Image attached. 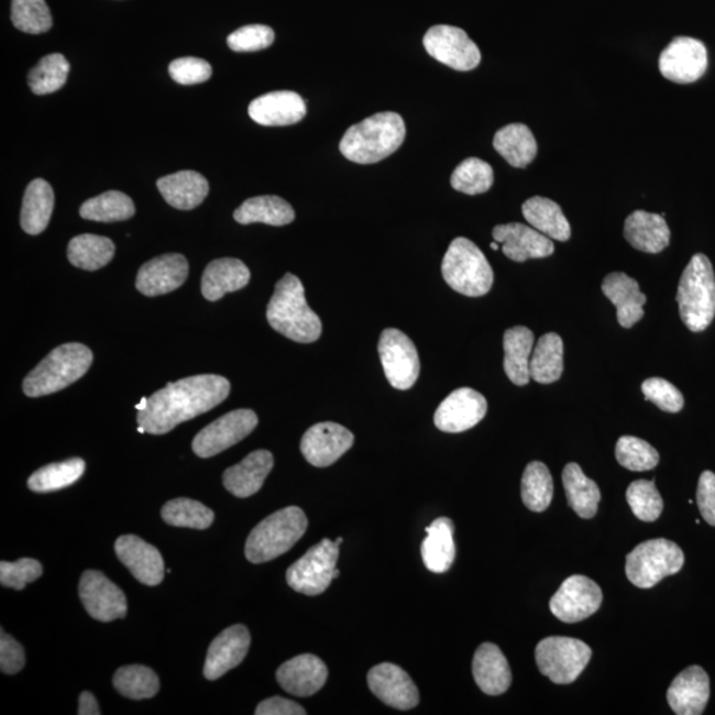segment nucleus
<instances>
[{"label":"nucleus","instance_id":"f257e3e1","mask_svg":"<svg viewBox=\"0 0 715 715\" xmlns=\"http://www.w3.org/2000/svg\"><path fill=\"white\" fill-rule=\"evenodd\" d=\"M230 392L229 380L219 375H195L168 383L147 399L146 408L136 415V422L147 433L165 435L180 422L211 411L229 398Z\"/></svg>","mask_w":715,"mask_h":715},{"label":"nucleus","instance_id":"f03ea898","mask_svg":"<svg viewBox=\"0 0 715 715\" xmlns=\"http://www.w3.org/2000/svg\"><path fill=\"white\" fill-rule=\"evenodd\" d=\"M266 320L277 333L298 343L316 342L322 333V322L305 298L301 279L292 273L276 284Z\"/></svg>","mask_w":715,"mask_h":715},{"label":"nucleus","instance_id":"7ed1b4c3","mask_svg":"<svg viewBox=\"0 0 715 715\" xmlns=\"http://www.w3.org/2000/svg\"><path fill=\"white\" fill-rule=\"evenodd\" d=\"M405 139L406 125L402 116L376 113L346 130L340 151L344 158L355 164L372 165L398 151Z\"/></svg>","mask_w":715,"mask_h":715},{"label":"nucleus","instance_id":"20e7f679","mask_svg":"<svg viewBox=\"0 0 715 715\" xmlns=\"http://www.w3.org/2000/svg\"><path fill=\"white\" fill-rule=\"evenodd\" d=\"M94 362L90 349L81 343H65L51 353L25 376L23 392L30 398L62 392L82 378Z\"/></svg>","mask_w":715,"mask_h":715},{"label":"nucleus","instance_id":"39448f33","mask_svg":"<svg viewBox=\"0 0 715 715\" xmlns=\"http://www.w3.org/2000/svg\"><path fill=\"white\" fill-rule=\"evenodd\" d=\"M678 302L680 316L685 327L700 333L714 320L715 275L711 260L702 253L694 255L682 273Z\"/></svg>","mask_w":715,"mask_h":715},{"label":"nucleus","instance_id":"423d86ee","mask_svg":"<svg viewBox=\"0 0 715 715\" xmlns=\"http://www.w3.org/2000/svg\"><path fill=\"white\" fill-rule=\"evenodd\" d=\"M307 529L308 518L297 506L273 513L251 531L245 557L255 564L271 562L294 548Z\"/></svg>","mask_w":715,"mask_h":715},{"label":"nucleus","instance_id":"0eeeda50","mask_svg":"<svg viewBox=\"0 0 715 715\" xmlns=\"http://www.w3.org/2000/svg\"><path fill=\"white\" fill-rule=\"evenodd\" d=\"M441 273L453 290L466 297L485 296L494 282L492 266L483 251L466 238L453 240L441 264Z\"/></svg>","mask_w":715,"mask_h":715},{"label":"nucleus","instance_id":"6e6552de","mask_svg":"<svg viewBox=\"0 0 715 715\" xmlns=\"http://www.w3.org/2000/svg\"><path fill=\"white\" fill-rule=\"evenodd\" d=\"M685 563L679 544L668 539H651L636 546L627 556L626 572L639 588H652L669 575L678 574Z\"/></svg>","mask_w":715,"mask_h":715},{"label":"nucleus","instance_id":"1a4fd4ad","mask_svg":"<svg viewBox=\"0 0 715 715\" xmlns=\"http://www.w3.org/2000/svg\"><path fill=\"white\" fill-rule=\"evenodd\" d=\"M591 658L593 651L587 644L571 637H546L536 649L539 672L559 685L571 684L580 678Z\"/></svg>","mask_w":715,"mask_h":715},{"label":"nucleus","instance_id":"9d476101","mask_svg":"<svg viewBox=\"0 0 715 715\" xmlns=\"http://www.w3.org/2000/svg\"><path fill=\"white\" fill-rule=\"evenodd\" d=\"M340 546L324 538L286 571V582L297 593L317 596L334 581Z\"/></svg>","mask_w":715,"mask_h":715},{"label":"nucleus","instance_id":"9b49d317","mask_svg":"<svg viewBox=\"0 0 715 715\" xmlns=\"http://www.w3.org/2000/svg\"><path fill=\"white\" fill-rule=\"evenodd\" d=\"M386 378L396 389L411 388L420 374V360L415 343L398 329L382 331L378 344Z\"/></svg>","mask_w":715,"mask_h":715},{"label":"nucleus","instance_id":"f8f14e48","mask_svg":"<svg viewBox=\"0 0 715 715\" xmlns=\"http://www.w3.org/2000/svg\"><path fill=\"white\" fill-rule=\"evenodd\" d=\"M422 44L429 56L454 70H472L481 62L476 43L464 30L453 25H433L427 31Z\"/></svg>","mask_w":715,"mask_h":715},{"label":"nucleus","instance_id":"ddd939ff","mask_svg":"<svg viewBox=\"0 0 715 715\" xmlns=\"http://www.w3.org/2000/svg\"><path fill=\"white\" fill-rule=\"evenodd\" d=\"M257 425V415L252 409H235L201 429L194 439L193 450L201 459L217 457L249 437Z\"/></svg>","mask_w":715,"mask_h":715},{"label":"nucleus","instance_id":"4468645a","mask_svg":"<svg viewBox=\"0 0 715 715\" xmlns=\"http://www.w3.org/2000/svg\"><path fill=\"white\" fill-rule=\"evenodd\" d=\"M603 593L590 578L572 575L551 597L550 609L563 623H580L600 610Z\"/></svg>","mask_w":715,"mask_h":715},{"label":"nucleus","instance_id":"2eb2a0df","mask_svg":"<svg viewBox=\"0 0 715 715\" xmlns=\"http://www.w3.org/2000/svg\"><path fill=\"white\" fill-rule=\"evenodd\" d=\"M705 44L697 38L679 36L661 52L659 68L667 80L692 84L701 79L707 69Z\"/></svg>","mask_w":715,"mask_h":715},{"label":"nucleus","instance_id":"dca6fc26","mask_svg":"<svg viewBox=\"0 0 715 715\" xmlns=\"http://www.w3.org/2000/svg\"><path fill=\"white\" fill-rule=\"evenodd\" d=\"M79 594L87 613L96 620L109 623L123 619L128 614L125 594L100 571L84 572Z\"/></svg>","mask_w":715,"mask_h":715},{"label":"nucleus","instance_id":"f3484780","mask_svg":"<svg viewBox=\"0 0 715 715\" xmlns=\"http://www.w3.org/2000/svg\"><path fill=\"white\" fill-rule=\"evenodd\" d=\"M487 402L473 388L454 389L435 413V426L447 433L465 432L485 418Z\"/></svg>","mask_w":715,"mask_h":715},{"label":"nucleus","instance_id":"a211bd4d","mask_svg":"<svg viewBox=\"0 0 715 715\" xmlns=\"http://www.w3.org/2000/svg\"><path fill=\"white\" fill-rule=\"evenodd\" d=\"M354 444V435L337 422H318L305 432L301 452L308 463L317 468L334 464Z\"/></svg>","mask_w":715,"mask_h":715},{"label":"nucleus","instance_id":"6ab92c4d","mask_svg":"<svg viewBox=\"0 0 715 715\" xmlns=\"http://www.w3.org/2000/svg\"><path fill=\"white\" fill-rule=\"evenodd\" d=\"M188 277V263L179 253H167L143 264L135 286L142 295L157 297L180 288Z\"/></svg>","mask_w":715,"mask_h":715},{"label":"nucleus","instance_id":"aec40b11","mask_svg":"<svg viewBox=\"0 0 715 715\" xmlns=\"http://www.w3.org/2000/svg\"><path fill=\"white\" fill-rule=\"evenodd\" d=\"M367 682L376 697L398 711H409L419 704L418 688L398 666L383 662L374 667L367 674Z\"/></svg>","mask_w":715,"mask_h":715},{"label":"nucleus","instance_id":"412c9836","mask_svg":"<svg viewBox=\"0 0 715 715\" xmlns=\"http://www.w3.org/2000/svg\"><path fill=\"white\" fill-rule=\"evenodd\" d=\"M114 550L122 564L145 586H158L164 581V558L153 544L136 536H122L117 539Z\"/></svg>","mask_w":715,"mask_h":715},{"label":"nucleus","instance_id":"4be33fe9","mask_svg":"<svg viewBox=\"0 0 715 715\" xmlns=\"http://www.w3.org/2000/svg\"><path fill=\"white\" fill-rule=\"evenodd\" d=\"M250 630L242 624H237L223 630L208 648L205 678L210 681L222 678L231 669L242 664L250 651Z\"/></svg>","mask_w":715,"mask_h":715},{"label":"nucleus","instance_id":"5701e85b","mask_svg":"<svg viewBox=\"0 0 715 715\" xmlns=\"http://www.w3.org/2000/svg\"><path fill=\"white\" fill-rule=\"evenodd\" d=\"M494 242L503 245L504 255L513 262L524 263L530 258L549 257L556 246L543 233L521 223L494 227Z\"/></svg>","mask_w":715,"mask_h":715},{"label":"nucleus","instance_id":"b1692460","mask_svg":"<svg viewBox=\"0 0 715 715\" xmlns=\"http://www.w3.org/2000/svg\"><path fill=\"white\" fill-rule=\"evenodd\" d=\"M328 668L315 654H300L278 668L279 686L296 697H310L320 692L328 681Z\"/></svg>","mask_w":715,"mask_h":715},{"label":"nucleus","instance_id":"393cba45","mask_svg":"<svg viewBox=\"0 0 715 715\" xmlns=\"http://www.w3.org/2000/svg\"><path fill=\"white\" fill-rule=\"evenodd\" d=\"M250 117L263 127H289L304 120L307 103L290 90L266 94L250 103Z\"/></svg>","mask_w":715,"mask_h":715},{"label":"nucleus","instance_id":"a878e982","mask_svg":"<svg viewBox=\"0 0 715 715\" xmlns=\"http://www.w3.org/2000/svg\"><path fill=\"white\" fill-rule=\"evenodd\" d=\"M669 706L679 715H701L711 698V680L698 666L682 671L669 686Z\"/></svg>","mask_w":715,"mask_h":715},{"label":"nucleus","instance_id":"bb28decb","mask_svg":"<svg viewBox=\"0 0 715 715\" xmlns=\"http://www.w3.org/2000/svg\"><path fill=\"white\" fill-rule=\"evenodd\" d=\"M602 290L604 296L615 305L620 327L629 329L641 320L647 297L635 278L623 272L609 273L603 279Z\"/></svg>","mask_w":715,"mask_h":715},{"label":"nucleus","instance_id":"cd10ccee","mask_svg":"<svg viewBox=\"0 0 715 715\" xmlns=\"http://www.w3.org/2000/svg\"><path fill=\"white\" fill-rule=\"evenodd\" d=\"M272 453L265 450L252 452L242 463L229 468L223 474L227 491L239 498H246L262 490L264 481L273 470Z\"/></svg>","mask_w":715,"mask_h":715},{"label":"nucleus","instance_id":"c85d7f7f","mask_svg":"<svg viewBox=\"0 0 715 715\" xmlns=\"http://www.w3.org/2000/svg\"><path fill=\"white\" fill-rule=\"evenodd\" d=\"M251 272L242 260L224 257L213 260L207 265L201 277V295L208 301H218L231 292L245 288Z\"/></svg>","mask_w":715,"mask_h":715},{"label":"nucleus","instance_id":"c756f323","mask_svg":"<svg viewBox=\"0 0 715 715\" xmlns=\"http://www.w3.org/2000/svg\"><path fill=\"white\" fill-rule=\"evenodd\" d=\"M472 672L474 681L485 694L499 695L510 688L509 662L501 649L492 642L481 644L474 653Z\"/></svg>","mask_w":715,"mask_h":715},{"label":"nucleus","instance_id":"7c9ffc66","mask_svg":"<svg viewBox=\"0 0 715 715\" xmlns=\"http://www.w3.org/2000/svg\"><path fill=\"white\" fill-rule=\"evenodd\" d=\"M624 237L635 250L646 253H660L671 242L664 217L641 210L629 215L624 224Z\"/></svg>","mask_w":715,"mask_h":715},{"label":"nucleus","instance_id":"2f4dec72","mask_svg":"<svg viewBox=\"0 0 715 715\" xmlns=\"http://www.w3.org/2000/svg\"><path fill=\"white\" fill-rule=\"evenodd\" d=\"M162 197L177 210H194L204 204L210 186L204 175L197 172H179L157 180Z\"/></svg>","mask_w":715,"mask_h":715},{"label":"nucleus","instance_id":"473e14b6","mask_svg":"<svg viewBox=\"0 0 715 715\" xmlns=\"http://www.w3.org/2000/svg\"><path fill=\"white\" fill-rule=\"evenodd\" d=\"M427 538L421 544V558L426 568L435 574L450 570L457 558L453 541L454 526L450 518L441 517L426 529Z\"/></svg>","mask_w":715,"mask_h":715},{"label":"nucleus","instance_id":"72a5a7b5","mask_svg":"<svg viewBox=\"0 0 715 715\" xmlns=\"http://www.w3.org/2000/svg\"><path fill=\"white\" fill-rule=\"evenodd\" d=\"M493 146L513 167H528L537 157L538 145L531 130L524 123H510L494 135Z\"/></svg>","mask_w":715,"mask_h":715},{"label":"nucleus","instance_id":"f704fd0d","mask_svg":"<svg viewBox=\"0 0 715 715\" xmlns=\"http://www.w3.org/2000/svg\"><path fill=\"white\" fill-rule=\"evenodd\" d=\"M535 344V333L525 327H515L505 331L504 370L516 386H526L531 380L530 358Z\"/></svg>","mask_w":715,"mask_h":715},{"label":"nucleus","instance_id":"c9c22d12","mask_svg":"<svg viewBox=\"0 0 715 715\" xmlns=\"http://www.w3.org/2000/svg\"><path fill=\"white\" fill-rule=\"evenodd\" d=\"M55 206V194L48 182L32 180L25 188L21 224L29 235H38L47 229Z\"/></svg>","mask_w":715,"mask_h":715},{"label":"nucleus","instance_id":"e433bc0d","mask_svg":"<svg viewBox=\"0 0 715 715\" xmlns=\"http://www.w3.org/2000/svg\"><path fill=\"white\" fill-rule=\"evenodd\" d=\"M240 224L264 223L283 227L290 224L296 219V212L288 201L276 195H264L246 199L233 213Z\"/></svg>","mask_w":715,"mask_h":715},{"label":"nucleus","instance_id":"4c0bfd02","mask_svg":"<svg viewBox=\"0 0 715 715\" xmlns=\"http://www.w3.org/2000/svg\"><path fill=\"white\" fill-rule=\"evenodd\" d=\"M522 213L532 229L543 233L544 237L558 242H568L571 238L569 220L554 200L532 197L522 205Z\"/></svg>","mask_w":715,"mask_h":715},{"label":"nucleus","instance_id":"58836bf2","mask_svg":"<svg viewBox=\"0 0 715 715\" xmlns=\"http://www.w3.org/2000/svg\"><path fill=\"white\" fill-rule=\"evenodd\" d=\"M563 485L569 505L576 515L584 519L595 517L602 498L601 490L594 480L583 473L580 465L575 463L565 465Z\"/></svg>","mask_w":715,"mask_h":715},{"label":"nucleus","instance_id":"ea45409f","mask_svg":"<svg viewBox=\"0 0 715 715\" xmlns=\"http://www.w3.org/2000/svg\"><path fill=\"white\" fill-rule=\"evenodd\" d=\"M563 374V341L556 333L539 338L530 358V375L541 385L561 380Z\"/></svg>","mask_w":715,"mask_h":715},{"label":"nucleus","instance_id":"a19ab883","mask_svg":"<svg viewBox=\"0 0 715 715\" xmlns=\"http://www.w3.org/2000/svg\"><path fill=\"white\" fill-rule=\"evenodd\" d=\"M116 246L106 237L79 235L70 240L68 258L72 265L84 271H97L112 262Z\"/></svg>","mask_w":715,"mask_h":715},{"label":"nucleus","instance_id":"79ce46f5","mask_svg":"<svg viewBox=\"0 0 715 715\" xmlns=\"http://www.w3.org/2000/svg\"><path fill=\"white\" fill-rule=\"evenodd\" d=\"M135 207L133 200L121 191H108L84 201L80 217L94 222L113 223L133 218Z\"/></svg>","mask_w":715,"mask_h":715},{"label":"nucleus","instance_id":"37998d69","mask_svg":"<svg viewBox=\"0 0 715 715\" xmlns=\"http://www.w3.org/2000/svg\"><path fill=\"white\" fill-rule=\"evenodd\" d=\"M86 472V461L79 458L41 468L29 480V487L36 493L62 491L75 484Z\"/></svg>","mask_w":715,"mask_h":715},{"label":"nucleus","instance_id":"c03bdc74","mask_svg":"<svg viewBox=\"0 0 715 715\" xmlns=\"http://www.w3.org/2000/svg\"><path fill=\"white\" fill-rule=\"evenodd\" d=\"M522 501L531 512L541 513L549 508L554 484L549 468L541 461H532L526 466L521 483Z\"/></svg>","mask_w":715,"mask_h":715},{"label":"nucleus","instance_id":"a18cd8bd","mask_svg":"<svg viewBox=\"0 0 715 715\" xmlns=\"http://www.w3.org/2000/svg\"><path fill=\"white\" fill-rule=\"evenodd\" d=\"M113 685L117 692L130 700L153 698L160 692L158 675L143 666L120 668L114 674Z\"/></svg>","mask_w":715,"mask_h":715},{"label":"nucleus","instance_id":"49530a36","mask_svg":"<svg viewBox=\"0 0 715 715\" xmlns=\"http://www.w3.org/2000/svg\"><path fill=\"white\" fill-rule=\"evenodd\" d=\"M165 522L177 528L205 530L210 528L215 515L206 505L190 498H175L162 508Z\"/></svg>","mask_w":715,"mask_h":715},{"label":"nucleus","instance_id":"de8ad7c7","mask_svg":"<svg viewBox=\"0 0 715 715\" xmlns=\"http://www.w3.org/2000/svg\"><path fill=\"white\" fill-rule=\"evenodd\" d=\"M69 63L62 54H52L42 58L29 74V86L35 95L56 92L67 82Z\"/></svg>","mask_w":715,"mask_h":715},{"label":"nucleus","instance_id":"09e8293b","mask_svg":"<svg viewBox=\"0 0 715 715\" xmlns=\"http://www.w3.org/2000/svg\"><path fill=\"white\" fill-rule=\"evenodd\" d=\"M494 182L493 168L480 158H468L454 168L451 185L454 190L466 195H479L491 190Z\"/></svg>","mask_w":715,"mask_h":715},{"label":"nucleus","instance_id":"8fccbe9b","mask_svg":"<svg viewBox=\"0 0 715 715\" xmlns=\"http://www.w3.org/2000/svg\"><path fill=\"white\" fill-rule=\"evenodd\" d=\"M11 19L25 34H44L52 28V16L45 0H12Z\"/></svg>","mask_w":715,"mask_h":715},{"label":"nucleus","instance_id":"3c124183","mask_svg":"<svg viewBox=\"0 0 715 715\" xmlns=\"http://www.w3.org/2000/svg\"><path fill=\"white\" fill-rule=\"evenodd\" d=\"M627 501L634 515L644 522H654L664 509L654 481L637 480L627 490Z\"/></svg>","mask_w":715,"mask_h":715},{"label":"nucleus","instance_id":"603ef678","mask_svg":"<svg viewBox=\"0 0 715 715\" xmlns=\"http://www.w3.org/2000/svg\"><path fill=\"white\" fill-rule=\"evenodd\" d=\"M615 453L619 464L634 472L651 471L660 461L659 452L651 444L635 437L617 440Z\"/></svg>","mask_w":715,"mask_h":715},{"label":"nucleus","instance_id":"864d4df0","mask_svg":"<svg viewBox=\"0 0 715 715\" xmlns=\"http://www.w3.org/2000/svg\"><path fill=\"white\" fill-rule=\"evenodd\" d=\"M43 574L41 562L36 559L23 558L19 561L0 563V583L3 587L22 591L29 583L38 580Z\"/></svg>","mask_w":715,"mask_h":715},{"label":"nucleus","instance_id":"5fc2aeb1","mask_svg":"<svg viewBox=\"0 0 715 715\" xmlns=\"http://www.w3.org/2000/svg\"><path fill=\"white\" fill-rule=\"evenodd\" d=\"M275 32L268 25L251 24L232 32L227 38L229 47L235 52H256L271 47Z\"/></svg>","mask_w":715,"mask_h":715},{"label":"nucleus","instance_id":"6e6d98bb","mask_svg":"<svg viewBox=\"0 0 715 715\" xmlns=\"http://www.w3.org/2000/svg\"><path fill=\"white\" fill-rule=\"evenodd\" d=\"M641 392L648 400L654 403L662 411L680 413L684 407V395L680 389L662 378H649L642 383Z\"/></svg>","mask_w":715,"mask_h":715},{"label":"nucleus","instance_id":"4d7b16f0","mask_svg":"<svg viewBox=\"0 0 715 715\" xmlns=\"http://www.w3.org/2000/svg\"><path fill=\"white\" fill-rule=\"evenodd\" d=\"M168 74L175 82L182 84V86H195V84L210 80L212 67L204 58L182 57L170 64Z\"/></svg>","mask_w":715,"mask_h":715},{"label":"nucleus","instance_id":"13d9d810","mask_svg":"<svg viewBox=\"0 0 715 715\" xmlns=\"http://www.w3.org/2000/svg\"><path fill=\"white\" fill-rule=\"evenodd\" d=\"M25 664L24 649L21 642L14 637L6 634L2 629L0 637V669L4 674H16L22 671Z\"/></svg>","mask_w":715,"mask_h":715},{"label":"nucleus","instance_id":"bf43d9fd","mask_svg":"<svg viewBox=\"0 0 715 715\" xmlns=\"http://www.w3.org/2000/svg\"><path fill=\"white\" fill-rule=\"evenodd\" d=\"M697 504L701 516L715 528V474L711 471L701 474L697 487Z\"/></svg>","mask_w":715,"mask_h":715},{"label":"nucleus","instance_id":"052dcab7","mask_svg":"<svg viewBox=\"0 0 715 715\" xmlns=\"http://www.w3.org/2000/svg\"><path fill=\"white\" fill-rule=\"evenodd\" d=\"M256 715H305L307 711L296 702L283 697H272L260 704Z\"/></svg>","mask_w":715,"mask_h":715},{"label":"nucleus","instance_id":"680f3d73","mask_svg":"<svg viewBox=\"0 0 715 715\" xmlns=\"http://www.w3.org/2000/svg\"><path fill=\"white\" fill-rule=\"evenodd\" d=\"M79 715H100L101 711L95 695L90 692H82L79 698Z\"/></svg>","mask_w":715,"mask_h":715},{"label":"nucleus","instance_id":"e2e57ef3","mask_svg":"<svg viewBox=\"0 0 715 715\" xmlns=\"http://www.w3.org/2000/svg\"><path fill=\"white\" fill-rule=\"evenodd\" d=\"M147 406V398H142L140 405H136V411H142V409H145Z\"/></svg>","mask_w":715,"mask_h":715},{"label":"nucleus","instance_id":"0e129e2a","mask_svg":"<svg viewBox=\"0 0 715 715\" xmlns=\"http://www.w3.org/2000/svg\"><path fill=\"white\" fill-rule=\"evenodd\" d=\"M491 249L494 250V251L499 250V243H497V242L492 243Z\"/></svg>","mask_w":715,"mask_h":715},{"label":"nucleus","instance_id":"69168bd1","mask_svg":"<svg viewBox=\"0 0 715 715\" xmlns=\"http://www.w3.org/2000/svg\"><path fill=\"white\" fill-rule=\"evenodd\" d=\"M338 576H340V570L336 569V571L333 572L334 580H337Z\"/></svg>","mask_w":715,"mask_h":715},{"label":"nucleus","instance_id":"338daca9","mask_svg":"<svg viewBox=\"0 0 715 715\" xmlns=\"http://www.w3.org/2000/svg\"><path fill=\"white\" fill-rule=\"evenodd\" d=\"M342 541H343V539L340 537V538L337 539L336 543H337L338 546H340V544L342 543Z\"/></svg>","mask_w":715,"mask_h":715}]
</instances>
